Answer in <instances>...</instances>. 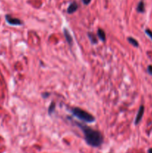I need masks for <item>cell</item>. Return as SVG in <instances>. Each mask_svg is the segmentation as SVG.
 <instances>
[{
    "mask_svg": "<svg viewBox=\"0 0 152 153\" xmlns=\"http://www.w3.org/2000/svg\"><path fill=\"white\" fill-rule=\"evenodd\" d=\"M87 37H88V38H89V40H90V42L92 44H97V43H98V40H97L96 36H95L93 33L88 32Z\"/></svg>",
    "mask_w": 152,
    "mask_h": 153,
    "instance_id": "ba28073f",
    "label": "cell"
},
{
    "mask_svg": "<svg viewBox=\"0 0 152 153\" xmlns=\"http://www.w3.org/2000/svg\"><path fill=\"white\" fill-rule=\"evenodd\" d=\"M144 112H145V107L143 105H141L139 107V109L137 116H136L135 122H134L135 125H138V124L140 123V121L142 120L143 115H144Z\"/></svg>",
    "mask_w": 152,
    "mask_h": 153,
    "instance_id": "277c9868",
    "label": "cell"
},
{
    "mask_svg": "<svg viewBox=\"0 0 152 153\" xmlns=\"http://www.w3.org/2000/svg\"><path fill=\"white\" fill-rule=\"evenodd\" d=\"M147 71L149 75L152 76V65H149L147 68Z\"/></svg>",
    "mask_w": 152,
    "mask_h": 153,
    "instance_id": "4fadbf2b",
    "label": "cell"
},
{
    "mask_svg": "<svg viewBox=\"0 0 152 153\" xmlns=\"http://www.w3.org/2000/svg\"><path fill=\"white\" fill-rule=\"evenodd\" d=\"M145 34L152 40V31H151L150 29H145Z\"/></svg>",
    "mask_w": 152,
    "mask_h": 153,
    "instance_id": "7c38bea8",
    "label": "cell"
},
{
    "mask_svg": "<svg viewBox=\"0 0 152 153\" xmlns=\"http://www.w3.org/2000/svg\"><path fill=\"white\" fill-rule=\"evenodd\" d=\"M137 11L138 13H144L145 12V4L142 1H139L137 7Z\"/></svg>",
    "mask_w": 152,
    "mask_h": 153,
    "instance_id": "9c48e42d",
    "label": "cell"
},
{
    "mask_svg": "<svg viewBox=\"0 0 152 153\" xmlns=\"http://www.w3.org/2000/svg\"><path fill=\"white\" fill-rule=\"evenodd\" d=\"M55 108H56V104H55V102H52L50 105H49V109H48V113L49 115H52L55 112Z\"/></svg>",
    "mask_w": 152,
    "mask_h": 153,
    "instance_id": "30bf717a",
    "label": "cell"
},
{
    "mask_svg": "<svg viewBox=\"0 0 152 153\" xmlns=\"http://www.w3.org/2000/svg\"><path fill=\"white\" fill-rule=\"evenodd\" d=\"M148 153H152V148L149 149L148 151Z\"/></svg>",
    "mask_w": 152,
    "mask_h": 153,
    "instance_id": "2e32d148",
    "label": "cell"
},
{
    "mask_svg": "<svg viewBox=\"0 0 152 153\" xmlns=\"http://www.w3.org/2000/svg\"><path fill=\"white\" fill-rule=\"evenodd\" d=\"M70 111H71L72 114L75 117L80 120L83 121V122L88 123H94L95 121V117L92 116L91 114L86 112V111L80 108H72Z\"/></svg>",
    "mask_w": 152,
    "mask_h": 153,
    "instance_id": "7a4b0ae2",
    "label": "cell"
},
{
    "mask_svg": "<svg viewBox=\"0 0 152 153\" xmlns=\"http://www.w3.org/2000/svg\"><path fill=\"white\" fill-rule=\"evenodd\" d=\"M63 34H64V37H65L66 40V42L68 43V44L70 46H73V38H72V37L70 32L69 31V30L67 29L66 28H63Z\"/></svg>",
    "mask_w": 152,
    "mask_h": 153,
    "instance_id": "5b68a950",
    "label": "cell"
},
{
    "mask_svg": "<svg viewBox=\"0 0 152 153\" xmlns=\"http://www.w3.org/2000/svg\"><path fill=\"white\" fill-rule=\"evenodd\" d=\"M77 8H78V4H77V3L76 1H72V3H70L69 7H67V13H69V14H72L75 12H76Z\"/></svg>",
    "mask_w": 152,
    "mask_h": 153,
    "instance_id": "8992f818",
    "label": "cell"
},
{
    "mask_svg": "<svg viewBox=\"0 0 152 153\" xmlns=\"http://www.w3.org/2000/svg\"><path fill=\"white\" fill-rule=\"evenodd\" d=\"M128 41L129 42L130 44H131L133 46H134V47H138L139 46V43L137 42V40H136V39L133 38V37H128Z\"/></svg>",
    "mask_w": 152,
    "mask_h": 153,
    "instance_id": "8fae6325",
    "label": "cell"
},
{
    "mask_svg": "<svg viewBox=\"0 0 152 153\" xmlns=\"http://www.w3.org/2000/svg\"><path fill=\"white\" fill-rule=\"evenodd\" d=\"M75 123L83 132L84 139L88 145L92 147H98L102 144L104 141V137L100 131L92 129L90 127L79 123L77 122H75Z\"/></svg>",
    "mask_w": 152,
    "mask_h": 153,
    "instance_id": "6da1fadb",
    "label": "cell"
},
{
    "mask_svg": "<svg viewBox=\"0 0 152 153\" xmlns=\"http://www.w3.org/2000/svg\"><path fill=\"white\" fill-rule=\"evenodd\" d=\"M49 96H50V94H49V93H44V94H42V97H43V98H44V99L48 98Z\"/></svg>",
    "mask_w": 152,
    "mask_h": 153,
    "instance_id": "9a60e30c",
    "label": "cell"
},
{
    "mask_svg": "<svg viewBox=\"0 0 152 153\" xmlns=\"http://www.w3.org/2000/svg\"><path fill=\"white\" fill-rule=\"evenodd\" d=\"M97 35H98V38L100 39V40H101L102 42H105L106 40V34L104 32V31L101 28H98V31H97Z\"/></svg>",
    "mask_w": 152,
    "mask_h": 153,
    "instance_id": "52a82bcc",
    "label": "cell"
},
{
    "mask_svg": "<svg viewBox=\"0 0 152 153\" xmlns=\"http://www.w3.org/2000/svg\"><path fill=\"white\" fill-rule=\"evenodd\" d=\"M91 1H92V0H82V2H83V4H85V5H88V4L91 2Z\"/></svg>",
    "mask_w": 152,
    "mask_h": 153,
    "instance_id": "5bb4252c",
    "label": "cell"
},
{
    "mask_svg": "<svg viewBox=\"0 0 152 153\" xmlns=\"http://www.w3.org/2000/svg\"><path fill=\"white\" fill-rule=\"evenodd\" d=\"M5 20L9 25H14V26H19V25H23V22L21 19H18V18L13 17L10 15H5Z\"/></svg>",
    "mask_w": 152,
    "mask_h": 153,
    "instance_id": "3957f363",
    "label": "cell"
}]
</instances>
